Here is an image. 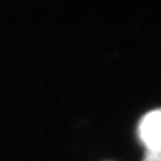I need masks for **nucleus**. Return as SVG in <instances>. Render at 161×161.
Here are the masks:
<instances>
[{
	"mask_svg": "<svg viewBox=\"0 0 161 161\" xmlns=\"http://www.w3.org/2000/svg\"><path fill=\"white\" fill-rule=\"evenodd\" d=\"M136 136L146 152L161 151V108L142 115L136 126Z\"/></svg>",
	"mask_w": 161,
	"mask_h": 161,
	"instance_id": "1",
	"label": "nucleus"
},
{
	"mask_svg": "<svg viewBox=\"0 0 161 161\" xmlns=\"http://www.w3.org/2000/svg\"><path fill=\"white\" fill-rule=\"evenodd\" d=\"M142 161H161V151H159V152H146Z\"/></svg>",
	"mask_w": 161,
	"mask_h": 161,
	"instance_id": "2",
	"label": "nucleus"
}]
</instances>
